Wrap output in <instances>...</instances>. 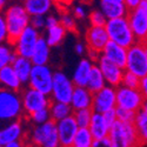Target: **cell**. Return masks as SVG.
<instances>
[{
  "label": "cell",
  "mask_w": 147,
  "mask_h": 147,
  "mask_svg": "<svg viewBox=\"0 0 147 147\" xmlns=\"http://www.w3.org/2000/svg\"><path fill=\"white\" fill-rule=\"evenodd\" d=\"M127 19L137 41L146 42L147 40V0H141L140 6L128 12Z\"/></svg>",
  "instance_id": "8"
},
{
  "label": "cell",
  "mask_w": 147,
  "mask_h": 147,
  "mask_svg": "<svg viewBox=\"0 0 147 147\" xmlns=\"http://www.w3.org/2000/svg\"><path fill=\"white\" fill-rule=\"evenodd\" d=\"M140 81H141V79L139 77H137L136 74H133V73L125 69L124 77H122L121 86H125L127 88H133V90H139Z\"/></svg>",
  "instance_id": "34"
},
{
  "label": "cell",
  "mask_w": 147,
  "mask_h": 147,
  "mask_svg": "<svg viewBox=\"0 0 147 147\" xmlns=\"http://www.w3.org/2000/svg\"><path fill=\"white\" fill-rule=\"evenodd\" d=\"M22 112L21 95L16 91L0 87V120H16L22 114Z\"/></svg>",
  "instance_id": "4"
},
{
  "label": "cell",
  "mask_w": 147,
  "mask_h": 147,
  "mask_svg": "<svg viewBox=\"0 0 147 147\" xmlns=\"http://www.w3.org/2000/svg\"><path fill=\"white\" fill-rule=\"evenodd\" d=\"M5 5H6V1H5V0H0V12L4 9Z\"/></svg>",
  "instance_id": "50"
},
{
  "label": "cell",
  "mask_w": 147,
  "mask_h": 147,
  "mask_svg": "<svg viewBox=\"0 0 147 147\" xmlns=\"http://www.w3.org/2000/svg\"><path fill=\"white\" fill-rule=\"evenodd\" d=\"M141 111L147 114V100H145V102H144V105H142V108H141Z\"/></svg>",
  "instance_id": "49"
},
{
  "label": "cell",
  "mask_w": 147,
  "mask_h": 147,
  "mask_svg": "<svg viewBox=\"0 0 147 147\" xmlns=\"http://www.w3.org/2000/svg\"><path fill=\"white\" fill-rule=\"evenodd\" d=\"M20 86L21 81L12 65L0 69V87L18 92L20 90Z\"/></svg>",
  "instance_id": "22"
},
{
  "label": "cell",
  "mask_w": 147,
  "mask_h": 147,
  "mask_svg": "<svg viewBox=\"0 0 147 147\" xmlns=\"http://www.w3.org/2000/svg\"><path fill=\"white\" fill-rule=\"evenodd\" d=\"M5 19H6L7 31H8L7 42L9 46L14 47L22 32L30 26L31 17L28 16L24 5L13 4L6 9Z\"/></svg>",
  "instance_id": "1"
},
{
  "label": "cell",
  "mask_w": 147,
  "mask_h": 147,
  "mask_svg": "<svg viewBox=\"0 0 147 147\" xmlns=\"http://www.w3.org/2000/svg\"><path fill=\"white\" fill-rule=\"evenodd\" d=\"M60 24L64 26V28L66 31H72L74 32L77 30V25H76V20L73 19V17H71L69 14L64 13L60 18Z\"/></svg>",
  "instance_id": "38"
},
{
  "label": "cell",
  "mask_w": 147,
  "mask_h": 147,
  "mask_svg": "<svg viewBox=\"0 0 147 147\" xmlns=\"http://www.w3.org/2000/svg\"><path fill=\"white\" fill-rule=\"evenodd\" d=\"M93 65L94 64H92V61L90 59L80 60V63L78 64L74 73H73V78H72V81L76 87H86L87 86V81H88Z\"/></svg>",
  "instance_id": "21"
},
{
  "label": "cell",
  "mask_w": 147,
  "mask_h": 147,
  "mask_svg": "<svg viewBox=\"0 0 147 147\" xmlns=\"http://www.w3.org/2000/svg\"><path fill=\"white\" fill-rule=\"evenodd\" d=\"M53 77L54 73L51 68L46 66H33L31 78H30V87L39 91L45 95H51L53 88Z\"/></svg>",
  "instance_id": "7"
},
{
  "label": "cell",
  "mask_w": 147,
  "mask_h": 147,
  "mask_svg": "<svg viewBox=\"0 0 147 147\" xmlns=\"http://www.w3.org/2000/svg\"><path fill=\"white\" fill-rule=\"evenodd\" d=\"M88 128H90L92 136L94 138V141L108 138L109 129H111L107 126L106 121L104 119V115L100 113H93L92 121H91V125Z\"/></svg>",
  "instance_id": "23"
},
{
  "label": "cell",
  "mask_w": 147,
  "mask_h": 147,
  "mask_svg": "<svg viewBox=\"0 0 147 147\" xmlns=\"http://www.w3.org/2000/svg\"><path fill=\"white\" fill-rule=\"evenodd\" d=\"M57 128L60 140V147H72L74 144L76 136L79 131V126L77 125L74 117L71 115L64 120L58 121Z\"/></svg>",
  "instance_id": "16"
},
{
  "label": "cell",
  "mask_w": 147,
  "mask_h": 147,
  "mask_svg": "<svg viewBox=\"0 0 147 147\" xmlns=\"http://www.w3.org/2000/svg\"><path fill=\"white\" fill-rule=\"evenodd\" d=\"M65 34H66V30L64 28V26L61 24H59V25L47 30V35L45 39L50 47L58 46L65 38Z\"/></svg>",
  "instance_id": "29"
},
{
  "label": "cell",
  "mask_w": 147,
  "mask_h": 147,
  "mask_svg": "<svg viewBox=\"0 0 147 147\" xmlns=\"http://www.w3.org/2000/svg\"><path fill=\"white\" fill-rule=\"evenodd\" d=\"M93 144H94V138L92 136L90 128H79L73 146H76V147H93Z\"/></svg>",
  "instance_id": "32"
},
{
  "label": "cell",
  "mask_w": 147,
  "mask_h": 147,
  "mask_svg": "<svg viewBox=\"0 0 147 147\" xmlns=\"http://www.w3.org/2000/svg\"><path fill=\"white\" fill-rule=\"evenodd\" d=\"M33 66L34 65L32 64L31 59L22 58V57H19V55H17V58L13 61V64H12V67L14 68V71L17 73V76L19 77L21 84H26V82L30 81Z\"/></svg>",
  "instance_id": "24"
},
{
  "label": "cell",
  "mask_w": 147,
  "mask_h": 147,
  "mask_svg": "<svg viewBox=\"0 0 147 147\" xmlns=\"http://www.w3.org/2000/svg\"><path fill=\"white\" fill-rule=\"evenodd\" d=\"M88 19L91 22V26L93 27H105L107 24V18L100 9H94L88 14Z\"/></svg>",
  "instance_id": "35"
},
{
  "label": "cell",
  "mask_w": 147,
  "mask_h": 147,
  "mask_svg": "<svg viewBox=\"0 0 147 147\" xmlns=\"http://www.w3.org/2000/svg\"><path fill=\"white\" fill-rule=\"evenodd\" d=\"M146 44H147V40H146Z\"/></svg>",
  "instance_id": "52"
},
{
  "label": "cell",
  "mask_w": 147,
  "mask_h": 147,
  "mask_svg": "<svg viewBox=\"0 0 147 147\" xmlns=\"http://www.w3.org/2000/svg\"><path fill=\"white\" fill-rule=\"evenodd\" d=\"M24 7L27 11L30 17L45 16L52 7L51 0H26Z\"/></svg>",
  "instance_id": "26"
},
{
  "label": "cell",
  "mask_w": 147,
  "mask_h": 147,
  "mask_svg": "<svg viewBox=\"0 0 147 147\" xmlns=\"http://www.w3.org/2000/svg\"><path fill=\"white\" fill-rule=\"evenodd\" d=\"M99 7L107 20L126 18L129 12L126 7L125 0H101Z\"/></svg>",
  "instance_id": "17"
},
{
  "label": "cell",
  "mask_w": 147,
  "mask_h": 147,
  "mask_svg": "<svg viewBox=\"0 0 147 147\" xmlns=\"http://www.w3.org/2000/svg\"><path fill=\"white\" fill-rule=\"evenodd\" d=\"M48 59H50V46L46 39L40 36V39L36 42L31 61L34 66H46Z\"/></svg>",
  "instance_id": "25"
},
{
  "label": "cell",
  "mask_w": 147,
  "mask_h": 147,
  "mask_svg": "<svg viewBox=\"0 0 147 147\" xmlns=\"http://www.w3.org/2000/svg\"><path fill=\"white\" fill-rule=\"evenodd\" d=\"M105 28L107 31L109 40L127 48V50L138 42L136 36H134L132 28H131L127 17L108 20Z\"/></svg>",
  "instance_id": "2"
},
{
  "label": "cell",
  "mask_w": 147,
  "mask_h": 147,
  "mask_svg": "<svg viewBox=\"0 0 147 147\" xmlns=\"http://www.w3.org/2000/svg\"><path fill=\"white\" fill-rule=\"evenodd\" d=\"M115 112H117L118 121L125 122V124H134V120H136V117H137L136 112L128 111V109L121 108V107H117Z\"/></svg>",
  "instance_id": "37"
},
{
  "label": "cell",
  "mask_w": 147,
  "mask_h": 147,
  "mask_svg": "<svg viewBox=\"0 0 147 147\" xmlns=\"http://www.w3.org/2000/svg\"><path fill=\"white\" fill-rule=\"evenodd\" d=\"M31 141L35 147H60L57 122L51 120L35 126L31 133Z\"/></svg>",
  "instance_id": "6"
},
{
  "label": "cell",
  "mask_w": 147,
  "mask_h": 147,
  "mask_svg": "<svg viewBox=\"0 0 147 147\" xmlns=\"http://www.w3.org/2000/svg\"><path fill=\"white\" fill-rule=\"evenodd\" d=\"M72 147H76V146H72Z\"/></svg>",
  "instance_id": "51"
},
{
  "label": "cell",
  "mask_w": 147,
  "mask_h": 147,
  "mask_svg": "<svg viewBox=\"0 0 147 147\" xmlns=\"http://www.w3.org/2000/svg\"><path fill=\"white\" fill-rule=\"evenodd\" d=\"M140 3H141V0H125L126 7H127V9L129 12L131 11H134L136 8H138L140 6Z\"/></svg>",
  "instance_id": "44"
},
{
  "label": "cell",
  "mask_w": 147,
  "mask_h": 147,
  "mask_svg": "<svg viewBox=\"0 0 147 147\" xmlns=\"http://www.w3.org/2000/svg\"><path fill=\"white\" fill-rule=\"evenodd\" d=\"M93 109L92 108H86V109H79V111L73 112V117L76 119L77 125L79 128H88L92 121L93 117Z\"/></svg>",
  "instance_id": "33"
},
{
  "label": "cell",
  "mask_w": 147,
  "mask_h": 147,
  "mask_svg": "<svg viewBox=\"0 0 147 147\" xmlns=\"http://www.w3.org/2000/svg\"><path fill=\"white\" fill-rule=\"evenodd\" d=\"M86 7L85 6H82V5H78V6H76L74 7V16L77 17V18H79V19H81V18H85L86 17Z\"/></svg>",
  "instance_id": "43"
},
{
  "label": "cell",
  "mask_w": 147,
  "mask_h": 147,
  "mask_svg": "<svg viewBox=\"0 0 147 147\" xmlns=\"http://www.w3.org/2000/svg\"><path fill=\"white\" fill-rule=\"evenodd\" d=\"M142 96H144V99L147 100V77L142 78L141 81H140V87H139Z\"/></svg>",
  "instance_id": "45"
},
{
  "label": "cell",
  "mask_w": 147,
  "mask_h": 147,
  "mask_svg": "<svg viewBox=\"0 0 147 147\" xmlns=\"http://www.w3.org/2000/svg\"><path fill=\"white\" fill-rule=\"evenodd\" d=\"M127 54H128L127 48L122 47L111 40L106 45V47L104 48V52H102V55L105 58H107L109 61H112L113 64H115L118 67H120L122 69H126Z\"/></svg>",
  "instance_id": "18"
},
{
  "label": "cell",
  "mask_w": 147,
  "mask_h": 147,
  "mask_svg": "<svg viewBox=\"0 0 147 147\" xmlns=\"http://www.w3.org/2000/svg\"><path fill=\"white\" fill-rule=\"evenodd\" d=\"M117 108V107H115ZM115 108L114 109H111V111H107L106 113H104V119L106 121V124L109 128H112V126L118 121V118H117V112H115Z\"/></svg>",
  "instance_id": "41"
},
{
  "label": "cell",
  "mask_w": 147,
  "mask_h": 147,
  "mask_svg": "<svg viewBox=\"0 0 147 147\" xmlns=\"http://www.w3.org/2000/svg\"><path fill=\"white\" fill-rule=\"evenodd\" d=\"M74 84L63 72H55L53 77V88H52V99L53 101L71 104L73 92H74Z\"/></svg>",
  "instance_id": "9"
},
{
  "label": "cell",
  "mask_w": 147,
  "mask_h": 147,
  "mask_svg": "<svg viewBox=\"0 0 147 147\" xmlns=\"http://www.w3.org/2000/svg\"><path fill=\"white\" fill-rule=\"evenodd\" d=\"M117 107V88L106 86L100 92L93 94L92 109L94 113L104 114Z\"/></svg>",
  "instance_id": "13"
},
{
  "label": "cell",
  "mask_w": 147,
  "mask_h": 147,
  "mask_svg": "<svg viewBox=\"0 0 147 147\" xmlns=\"http://www.w3.org/2000/svg\"><path fill=\"white\" fill-rule=\"evenodd\" d=\"M17 58V53L13 46L0 45V69L11 66Z\"/></svg>",
  "instance_id": "31"
},
{
  "label": "cell",
  "mask_w": 147,
  "mask_h": 147,
  "mask_svg": "<svg viewBox=\"0 0 147 147\" xmlns=\"http://www.w3.org/2000/svg\"><path fill=\"white\" fill-rule=\"evenodd\" d=\"M50 112H51V119L54 122L61 121L71 115H73V108L71 104H64V102H58L52 101L50 106Z\"/></svg>",
  "instance_id": "28"
},
{
  "label": "cell",
  "mask_w": 147,
  "mask_h": 147,
  "mask_svg": "<svg viewBox=\"0 0 147 147\" xmlns=\"http://www.w3.org/2000/svg\"><path fill=\"white\" fill-rule=\"evenodd\" d=\"M108 139L113 147H138L141 145L134 124L117 121L109 129Z\"/></svg>",
  "instance_id": "3"
},
{
  "label": "cell",
  "mask_w": 147,
  "mask_h": 147,
  "mask_svg": "<svg viewBox=\"0 0 147 147\" xmlns=\"http://www.w3.org/2000/svg\"><path fill=\"white\" fill-rule=\"evenodd\" d=\"M86 50H87L86 45H84V44H81V42H78V44L76 45V47H74V51H76V53H77V54H79V55L84 54V53H85V51H86Z\"/></svg>",
  "instance_id": "47"
},
{
  "label": "cell",
  "mask_w": 147,
  "mask_h": 147,
  "mask_svg": "<svg viewBox=\"0 0 147 147\" xmlns=\"http://www.w3.org/2000/svg\"><path fill=\"white\" fill-rule=\"evenodd\" d=\"M30 118H31V120L34 122L36 126L46 124V122H48V121L52 120V119H51L50 107H48V108H44V109H41V111H38V112L33 113L32 115H30Z\"/></svg>",
  "instance_id": "36"
},
{
  "label": "cell",
  "mask_w": 147,
  "mask_h": 147,
  "mask_svg": "<svg viewBox=\"0 0 147 147\" xmlns=\"http://www.w3.org/2000/svg\"><path fill=\"white\" fill-rule=\"evenodd\" d=\"M60 24V20H58V18H55L54 16H48L46 18V28H52L57 25H59Z\"/></svg>",
  "instance_id": "42"
},
{
  "label": "cell",
  "mask_w": 147,
  "mask_h": 147,
  "mask_svg": "<svg viewBox=\"0 0 147 147\" xmlns=\"http://www.w3.org/2000/svg\"><path fill=\"white\" fill-rule=\"evenodd\" d=\"M106 86H107V84L105 81V78L102 76L100 68L98 67L96 64H94L93 67H92V71H91V74H90V78H88V81H87L86 88L91 93L95 94L98 92H100Z\"/></svg>",
  "instance_id": "27"
},
{
  "label": "cell",
  "mask_w": 147,
  "mask_h": 147,
  "mask_svg": "<svg viewBox=\"0 0 147 147\" xmlns=\"http://www.w3.org/2000/svg\"><path fill=\"white\" fill-rule=\"evenodd\" d=\"M39 39H40L39 32L34 30L33 27L28 26L22 32V34L20 35L19 40L17 41V44L14 46V51H16L17 55L31 59L33 55V52L35 50L36 42H38Z\"/></svg>",
  "instance_id": "12"
},
{
  "label": "cell",
  "mask_w": 147,
  "mask_h": 147,
  "mask_svg": "<svg viewBox=\"0 0 147 147\" xmlns=\"http://www.w3.org/2000/svg\"><path fill=\"white\" fill-rule=\"evenodd\" d=\"M86 47L88 52H93L101 55L104 48L109 42V38L105 27H93L90 26L86 31Z\"/></svg>",
  "instance_id": "15"
},
{
  "label": "cell",
  "mask_w": 147,
  "mask_h": 147,
  "mask_svg": "<svg viewBox=\"0 0 147 147\" xmlns=\"http://www.w3.org/2000/svg\"><path fill=\"white\" fill-rule=\"evenodd\" d=\"M8 39V31H7V24L5 19V14L0 13V44L6 41Z\"/></svg>",
  "instance_id": "40"
},
{
  "label": "cell",
  "mask_w": 147,
  "mask_h": 147,
  "mask_svg": "<svg viewBox=\"0 0 147 147\" xmlns=\"http://www.w3.org/2000/svg\"><path fill=\"white\" fill-rule=\"evenodd\" d=\"M96 65L100 68L107 86H111L114 88H118L119 86H121L125 69L118 67L115 64H113L112 61H109L102 54L100 55L99 60L96 61Z\"/></svg>",
  "instance_id": "14"
},
{
  "label": "cell",
  "mask_w": 147,
  "mask_h": 147,
  "mask_svg": "<svg viewBox=\"0 0 147 147\" xmlns=\"http://www.w3.org/2000/svg\"><path fill=\"white\" fill-rule=\"evenodd\" d=\"M145 99L140 90L127 88L125 86H119L117 88V107L138 113L141 111Z\"/></svg>",
  "instance_id": "10"
},
{
  "label": "cell",
  "mask_w": 147,
  "mask_h": 147,
  "mask_svg": "<svg viewBox=\"0 0 147 147\" xmlns=\"http://www.w3.org/2000/svg\"><path fill=\"white\" fill-rule=\"evenodd\" d=\"M30 26L39 32L40 30L46 27V18L44 16L31 17V19H30Z\"/></svg>",
  "instance_id": "39"
},
{
  "label": "cell",
  "mask_w": 147,
  "mask_h": 147,
  "mask_svg": "<svg viewBox=\"0 0 147 147\" xmlns=\"http://www.w3.org/2000/svg\"><path fill=\"white\" fill-rule=\"evenodd\" d=\"M0 147H1V146H0Z\"/></svg>",
  "instance_id": "53"
},
{
  "label": "cell",
  "mask_w": 147,
  "mask_h": 147,
  "mask_svg": "<svg viewBox=\"0 0 147 147\" xmlns=\"http://www.w3.org/2000/svg\"><path fill=\"white\" fill-rule=\"evenodd\" d=\"M126 71L136 74L140 79L147 77V44L137 42L128 48Z\"/></svg>",
  "instance_id": "5"
},
{
  "label": "cell",
  "mask_w": 147,
  "mask_h": 147,
  "mask_svg": "<svg viewBox=\"0 0 147 147\" xmlns=\"http://www.w3.org/2000/svg\"><path fill=\"white\" fill-rule=\"evenodd\" d=\"M5 147H25V146H24L22 141L20 140V141H14V142H12V144H8Z\"/></svg>",
  "instance_id": "48"
},
{
  "label": "cell",
  "mask_w": 147,
  "mask_h": 147,
  "mask_svg": "<svg viewBox=\"0 0 147 147\" xmlns=\"http://www.w3.org/2000/svg\"><path fill=\"white\" fill-rule=\"evenodd\" d=\"M93 147H113V146H112L111 141H109V139L106 138V139H102V140L94 141Z\"/></svg>",
  "instance_id": "46"
},
{
  "label": "cell",
  "mask_w": 147,
  "mask_h": 147,
  "mask_svg": "<svg viewBox=\"0 0 147 147\" xmlns=\"http://www.w3.org/2000/svg\"><path fill=\"white\" fill-rule=\"evenodd\" d=\"M22 136V126L20 121H12L6 127L0 129V146L5 147L14 141H20Z\"/></svg>",
  "instance_id": "20"
},
{
  "label": "cell",
  "mask_w": 147,
  "mask_h": 147,
  "mask_svg": "<svg viewBox=\"0 0 147 147\" xmlns=\"http://www.w3.org/2000/svg\"><path fill=\"white\" fill-rule=\"evenodd\" d=\"M21 100H22L24 112L28 115H32L33 113L41 111L44 108H48L52 102L47 95L31 87L25 90V92L21 94Z\"/></svg>",
  "instance_id": "11"
},
{
  "label": "cell",
  "mask_w": 147,
  "mask_h": 147,
  "mask_svg": "<svg viewBox=\"0 0 147 147\" xmlns=\"http://www.w3.org/2000/svg\"><path fill=\"white\" fill-rule=\"evenodd\" d=\"M134 126H136L141 144L147 142V114L145 112L139 111L137 113L136 120H134Z\"/></svg>",
  "instance_id": "30"
},
{
  "label": "cell",
  "mask_w": 147,
  "mask_h": 147,
  "mask_svg": "<svg viewBox=\"0 0 147 147\" xmlns=\"http://www.w3.org/2000/svg\"><path fill=\"white\" fill-rule=\"evenodd\" d=\"M93 105V93H91L86 87H76L71 100V106L73 111L92 108Z\"/></svg>",
  "instance_id": "19"
}]
</instances>
